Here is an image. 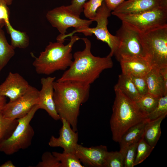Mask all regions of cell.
<instances>
[{"instance_id": "obj_1", "label": "cell", "mask_w": 167, "mask_h": 167, "mask_svg": "<svg viewBox=\"0 0 167 167\" xmlns=\"http://www.w3.org/2000/svg\"><path fill=\"white\" fill-rule=\"evenodd\" d=\"M81 39L85 45L84 49L75 53L71 65L57 81H69L90 85L103 71L113 67L111 57L94 56L91 52L90 41L87 38Z\"/></svg>"}, {"instance_id": "obj_2", "label": "cell", "mask_w": 167, "mask_h": 167, "mask_svg": "<svg viewBox=\"0 0 167 167\" xmlns=\"http://www.w3.org/2000/svg\"><path fill=\"white\" fill-rule=\"evenodd\" d=\"M90 85L65 81L53 83V99L60 119L63 118L72 129L77 131L78 118L80 106L88 100Z\"/></svg>"}, {"instance_id": "obj_3", "label": "cell", "mask_w": 167, "mask_h": 167, "mask_svg": "<svg viewBox=\"0 0 167 167\" xmlns=\"http://www.w3.org/2000/svg\"><path fill=\"white\" fill-rule=\"evenodd\" d=\"M112 107L110 125L113 141L119 142L122 135L131 127L148 118L135 102L118 90Z\"/></svg>"}, {"instance_id": "obj_4", "label": "cell", "mask_w": 167, "mask_h": 167, "mask_svg": "<svg viewBox=\"0 0 167 167\" xmlns=\"http://www.w3.org/2000/svg\"><path fill=\"white\" fill-rule=\"evenodd\" d=\"M70 41L64 45L63 42H50L45 50L40 53L32 63L36 73L49 75L59 70H65L72 63L71 53L75 43L80 39L77 36H70Z\"/></svg>"}, {"instance_id": "obj_5", "label": "cell", "mask_w": 167, "mask_h": 167, "mask_svg": "<svg viewBox=\"0 0 167 167\" xmlns=\"http://www.w3.org/2000/svg\"><path fill=\"white\" fill-rule=\"evenodd\" d=\"M144 58L152 68L167 67V25L140 34Z\"/></svg>"}, {"instance_id": "obj_6", "label": "cell", "mask_w": 167, "mask_h": 167, "mask_svg": "<svg viewBox=\"0 0 167 167\" xmlns=\"http://www.w3.org/2000/svg\"><path fill=\"white\" fill-rule=\"evenodd\" d=\"M39 109L38 104L25 116L18 119V124L11 135L0 143V152L11 155L20 150L27 149L31 145L34 131L30 123Z\"/></svg>"}, {"instance_id": "obj_7", "label": "cell", "mask_w": 167, "mask_h": 167, "mask_svg": "<svg viewBox=\"0 0 167 167\" xmlns=\"http://www.w3.org/2000/svg\"><path fill=\"white\" fill-rule=\"evenodd\" d=\"M115 16L140 34L167 25V7H161L135 14Z\"/></svg>"}, {"instance_id": "obj_8", "label": "cell", "mask_w": 167, "mask_h": 167, "mask_svg": "<svg viewBox=\"0 0 167 167\" xmlns=\"http://www.w3.org/2000/svg\"><path fill=\"white\" fill-rule=\"evenodd\" d=\"M111 11L107 7L104 1L98 8L95 17L92 19L97 22L96 27L79 30H75L72 32L65 35V37L71 36L76 32H82L86 36H91L94 34L97 39L107 43L110 49L108 55L110 57L114 55L119 44L117 37L112 35L108 30V18L111 15Z\"/></svg>"}, {"instance_id": "obj_9", "label": "cell", "mask_w": 167, "mask_h": 167, "mask_svg": "<svg viewBox=\"0 0 167 167\" xmlns=\"http://www.w3.org/2000/svg\"><path fill=\"white\" fill-rule=\"evenodd\" d=\"M140 34L127 24L122 23L116 32V36L118 39L119 44L114 55L118 62L126 58H144Z\"/></svg>"}, {"instance_id": "obj_10", "label": "cell", "mask_w": 167, "mask_h": 167, "mask_svg": "<svg viewBox=\"0 0 167 167\" xmlns=\"http://www.w3.org/2000/svg\"><path fill=\"white\" fill-rule=\"evenodd\" d=\"M47 19L52 26L56 28L63 36L70 27L79 30L89 27L92 21L81 19L79 16L71 12L67 6H62L49 11L46 15Z\"/></svg>"}, {"instance_id": "obj_11", "label": "cell", "mask_w": 167, "mask_h": 167, "mask_svg": "<svg viewBox=\"0 0 167 167\" xmlns=\"http://www.w3.org/2000/svg\"><path fill=\"white\" fill-rule=\"evenodd\" d=\"M39 91L30 85L26 92L15 101L6 103L1 111L6 118L18 119L25 116L39 101Z\"/></svg>"}, {"instance_id": "obj_12", "label": "cell", "mask_w": 167, "mask_h": 167, "mask_svg": "<svg viewBox=\"0 0 167 167\" xmlns=\"http://www.w3.org/2000/svg\"><path fill=\"white\" fill-rule=\"evenodd\" d=\"M30 85L20 74L10 72L0 84V96L7 97L13 101L24 94Z\"/></svg>"}, {"instance_id": "obj_13", "label": "cell", "mask_w": 167, "mask_h": 167, "mask_svg": "<svg viewBox=\"0 0 167 167\" xmlns=\"http://www.w3.org/2000/svg\"><path fill=\"white\" fill-rule=\"evenodd\" d=\"M108 151L107 147L103 145L88 148L78 144L75 154L84 167H104L105 156Z\"/></svg>"}, {"instance_id": "obj_14", "label": "cell", "mask_w": 167, "mask_h": 167, "mask_svg": "<svg viewBox=\"0 0 167 167\" xmlns=\"http://www.w3.org/2000/svg\"><path fill=\"white\" fill-rule=\"evenodd\" d=\"M62 126L59 130V135L56 138L52 136L48 143L51 147H60L67 152L75 153L78 143V134L72 128L70 123L65 119H61Z\"/></svg>"}, {"instance_id": "obj_15", "label": "cell", "mask_w": 167, "mask_h": 167, "mask_svg": "<svg viewBox=\"0 0 167 167\" xmlns=\"http://www.w3.org/2000/svg\"><path fill=\"white\" fill-rule=\"evenodd\" d=\"M161 7H167V0H126L111 14H135Z\"/></svg>"}, {"instance_id": "obj_16", "label": "cell", "mask_w": 167, "mask_h": 167, "mask_svg": "<svg viewBox=\"0 0 167 167\" xmlns=\"http://www.w3.org/2000/svg\"><path fill=\"white\" fill-rule=\"evenodd\" d=\"M55 77L48 76L41 79V88L39 91L38 105L40 109L45 110L54 120L60 119L55 108L53 99V83Z\"/></svg>"}, {"instance_id": "obj_17", "label": "cell", "mask_w": 167, "mask_h": 167, "mask_svg": "<svg viewBox=\"0 0 167 167\" xmlns=\"http://www.w3.org/2000/svg\"><path fill=\"white\" fill-rule=\"evenodd\" d=\"M122 73L129 76H145L152 69L143 58H124L119 62Z\"/></svg>"}, {"instance_id": "obj_18", "label": "cell", "mask_w": 167, "mask_h": 167, "mask_svg": "<svg viewBox=\"0 0 167 167\" xmlns=\"http://www.w3.org/2000/svg\"><path fill=\"white\" fill-rule=\"evenodd\" d=\"M150 120L147 118L130 127L122 135L119 142L120 151L124 155L127 148L143 138L145 126Z\"/></svg>"}, {"instance_id": "obj_19", "label": "cell", "mask_w": 167, "mask_h": 167, "mask_svg": "<svg viewBox=\"0 0 167 167\" xmlns=\"http://www.w3.org/2000/svg\"><path fill=\"white\" fill-rule=\"evenodd\" d=\"M148 93L158 98L167 94V86L159 69L152 68L146 75Z\"/></svg>"}, {"instance_id": "obj_20", "label": "cell", "mask_w": 167, "mask_h": 167, "mask_svg": "<svg viewBox=\"0 0 167 167\" xmlns=\"http://www.w3.org/2000/svg\"><path fill=\"white\" fill-rule=\"evenodd\" d=\"M166 116L163 115L155 119L149 120L145 126L143 138L149 145L153 148L161 136V123Z\"/></svg>"}, {"instance_id": "obj_21", "label": "cell", "mask_w": 167, "mask_h": 167, "mask_svg": "<svg viewBox=\"0 0 167 167\" xmlns=\"http://www.w3.org/2000/svg\"><path fill=\"white\" fill-rule=\"evenodd\" d=\"M114 90H118L127 96L135 101L140 97L130 76L122 73L118 76V81L114 87Z\"/></svg>"}, {"instance_id": "obj_22", "label": "cell", "mask_w": 167, "mask_h": 167, "mask_svg": "<svg viewBox=\"0 0 167 167\" xmlns=\"http://www.w3.org/2000/svg\"><path fill=\"white\" fill-rule=\"evenodd\" d=\"M7 29L11 38V45L16 48L24 49L29 45V40L28 36L24 32L14 29L11 25L9 21L5 22Z\"/></svg>"}, {"instance_id": "obj_23", "label": "cell", "mask_w": 167, "mask_h": 167, "mask_svg": "<svg viewBox=\"0 0 167 167\" xmlns=\"http://www.w3.org/2000/svg\"><path fill=\"white\" fill-rule=\"evenodd\" d=\"M14 49L8 42L4 33L0 27V69L7 64L15 54Z\"/></svg>"}, {"instance_id": "obj_24", "label": "cell", "mask_w": 167, "mask_h": 167, "mask_svg": "<svg viewBox=\"0 0 167 167\" xmlns=\"http://www.w3.org/2000/svg\"><path fill=\"white\" fill-rule=\"evenodd\" d=\"M159 98L148 93L141 95L135 102L141 112L147 116L156 107Z\"/></svg>"}, {"instance_id": "obj_25", "label": "cell", "mask_w": 167, "mask_h": 167, "mask_svg": "<svg viewBox=\"0 0 167 167\" xmlns=\"http://www.w3.org/2000/svg\"><path fill=\"white\" fill-rule=\"evenodd\" d=\"M53 154L60 162L61 167H84L75 153L52 152Z\"/></svg>"}, {"instance_id": "obj_26", "label": "cell", "mask_w": 167, "mask_h": 167, "mask_svg": "<svg viewBox=\"0 0 167 167\" xmlns=\"http://www.w3.org/2000/svg\"><path fill=\"white\" fill-rule=\"evenodd\" d=\"M18 123V119L5 118L0 111V143L11 135Z\"/></svg>"}, {"instance_id": "obj_27", "label": "cell", "mask_w": 167, "mask_h": 167, "mask_svg": "<svg viewBox=\"0 0 167 167\" xmlns=\"http://www.w3.org/2000/svg\"><path fill=\"white\" fill-rule=\"evenodd\" d=\"M154 148L146 142L143 138H142L138 143L134 166L143 161L149 156Z\"/></svg>"}, {"instance_id": "obj_28", "label": "cell", "mask_w": 167, "mask_h": 167, "mask_svg": "<svg viewBox=\"0 0 167 167\" xmlns=\"http://www.w3.org/2000/svg\"><path fill=\"white\" fill-rule=\"evenodd\" d=\"M104 167H124V156L120 151H108L105 156Z\"/></svg>"}, {"instance_id": "obj_29", "label": "cell", "mask_w": 167, "mask_h": 167, "mask_svg": "<svg viewBox=\"0 0 167 167\" xmlns=\"http://www.w3.org/2000/svg\"><path fill=\"white\" fill-rule=\"evenodd\" d=\"M167 114V94L159 98L157 104L154 110L147 116L150 120L156 119Z\"/></svg>"}, {"instance_id": "obj_30", "label": "cell", "mask_w": 167, "mask_h": 167, "mask_svg": "<svg viewBox=\"0 0 167 167\" xmlns=\"http://www.w3.org/2000/svg\"><path fill=\"white\" fill-rule=\"evenodd\" d=\"M104 0H89L85 2L83 6V11L85 16L92 20L96 16L98 8L102 5Z\"/></svg>"}, {"instance_id": "obj_31", "label": "cell", "mask_w": 167, "mask_h": 167, "mask_svg": "<svg viewBox=\"0 0 167 167\" xmlns=\"http://www.w3.org/2000/svg\"><path fill=\"white\" fill-rule=\"evenodd\" d=\"M41 161L38 162L36 167H61L60 162L49 152L46 151L43 153Z\"/></svg>"}, {"instance_id": "obj_32", "label": "cell", "mask_w": 167, "mask_h": 167, "mask_svg": "<svg viewBox=\"0 0 167 167\" xmlns=\"http://www.w3.org/2000/svg\"><path fill=\"white\" fill-rule=\"evenodd\" d=\"M138 143H135L130 145L125 151L124 155V167L134 166Z\"/></svg>"}, {"instance_id": "obj_33", "label": "cell", "mask_w": 167, "mask_h": 167, "mask_svg": "<svg viewBox=\"0 0 167 167\" xmlns=\"http://www.w3.org/2000/svg\"><path fill=\"white\" fill-rule=\"evenodd\" d=\"M146 75L139 76H129L140 95H143L148 93Z\"/></svg>"}, {"instance_id": "obj_34", "label": "cell", "mask_w": 167, "mask_h": 167, "mask_svg": "<svg viewBox=\"0 0 167 167\" xmlns=\"http://www.w3.org/2000/svg\"><path fill=\"white\" fill-rule=\"evenodd\" d=\"M87 0H72L71 4L67 6L73 14L79 16L83 11V6Z\"/></svg>"}, {"instance_id": "obj_35", "label": "cell", "mask_w": 167, "mask_h": 167, "mask_svg": "<svg viewBox=\"0 0 167 167\" xmlns=\"http://www.w3.org/2000/svg\"><path fill=\"white\" fill-rule=\"evenodd\" d=\"M6 2L3 0H0V20L4 23L9 21V9Z\"/></svg>"}, {"instance_id": "obj_36", "label": "cell", "mask_w": 167, "mask_h": 167, "mask_svg": "<svg viewBox=\"0 0 167 167\" xmlns=\"http://www.w3.org/2000/svg\"><path fill=\"white\" fill-rule=\"evenodd\" d=\"M126 0H104L107 7L111 11L114 10Z\"/></svg>"}, {"instance_id": "obj_37", "label": "cell", "mask_w": 167, "mask_h": 167, "mask_svg": "<svg viewBox=\"0 0 167 167\" xmlns=\"http://www.w3.org/2000/svg\"><path fill=\"white\" fill-rule=\"evenodd\" d=\"M6 97L0 96V111H1L6 104Z\"/></svg>"}, {"instance_id": "obj_38", "label": "cell", "mask_w": 167, "mask_h": 167, "mask_svg": "<svg viewBox=\"0 0 167 167\" xmlns=\"http://www.w3.org/2000/svg\"><path fill=\"white\" fill-rule=\"evenodd\" d=\"M15 166L14 165L11 161H8L0 165V167H15Z\"/></svg>"}, {"instance_id": "obj_39", "label": "cell", "mask_w": 167, "mask_h": 167, "mask_svg": "<svg viewBox=\"0 0 167 167\" xmlns=\"http://www.w3.org/2000/svg\"><path fill=\"white\" fill-rule=\"evenodd\" d=\"M5 1V2H6V4L8 5H11L12 3V2L13 1V0H3Z\"/></svg>"}, {"instance_id": "obj_40", "label": "cell", "mask_w": 167, "mask_h": 167, "mask_svg": "<svg viewBox=\"0 0 167 167\" xmlns=\"http://www.w3.org/2000/svg\"><path fill=\"white\" fill-rule=\"evenodd\" d=\"M4 24H5L4 21L0 20V27H2Z\"/></svg>"}, {"instance_id": "obj_41", "label": "cell", "mask_w": 167, "mask_h": 167, "mask_svg": "<svg viewBox=\"0 0 167 167\" xmlns=\"http://www.w3.org/2000/svg\"><path fill=\"white\" fill-rule=\"evenodd\" d=\"M1 71V70L0 69V71Z\"/></svg>"}]
</instances>
